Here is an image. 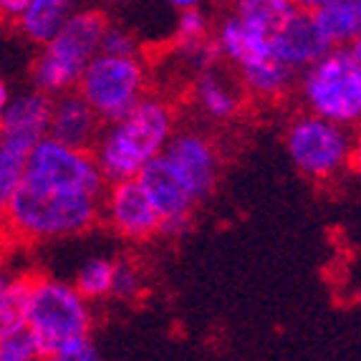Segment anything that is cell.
<instances>
[{
	"label": "cell",
	"instance_id": "6da1fadb",
	"mask_svg": "<svg viewBox=\"0 0 361 361\" xmlns=\"http://www.w3.org/2000/svg\"><path fill=\"white\" fill-rule=\"evenodd\" d=\"M175 132L177 116L172 104L147 94L124 116L104 124L91 152L106 182L127 180L137 177L154 157L162 154Z\"/></svg>",
	"mask_w": 361,
	"mask_h": 361
},
{
	"label": "cell",
	"instance_id": "7a4b0ae2",
	"mask_svg": "<svg viewBox=\"0 0 361 361\" xmlns=\"http://www.w3.org/2000/svg\"><path fill=\"white\" fill-rule=\"evenodd\" d=\"M102 197L23 177L8 202V228L25 240H61L97 225Z\"/></svg>",
	"mask_w": 361,
	"mask_h": 361
},
{
	"label": "cell",
	"instance_id": "3957f363",
	"mask_svg": "<svg viewBox=\"0 0 361 361\" xmlns=\"http://www.w3.org/2000/svg\"><path fill=\"white\" fill-rule=\"evenodd\" d=\"M109 20L97 8L73 11L68 20L41 46V54L33 61L30 81L33 89H41L51 97L76 89L81 71L102 49V36Z\"/></svg>",
	"mask_w": 361,
	"mask_h": 361
},
{
	"label": "cell",
	"instance_id": "277c9868",
	"mask_svg": "<svg viewBox=\"0 0 361 361\" xmlns=\"http://www.w3.org/2000/svg\"><path fill=\"white\" fill-rule=\"evenodd\" d=\"M295 78L306 111L346 129L361 124V68L346 46H331Z\"/></svg>",
	"mask_w": 361,
	"mask_h": 361
},
{
	"label": "cell",
	"instance_id": "5b68a950",
	"mask_svg": "<svg viewBox=\"0 0 361 361\" xmlns=\"http://www.w3.org/2000/svg\"><path fill=\"white\" fill-rule=\"evenodd\" d=\"M91 301L78 293L76 286L59 278L33 276L25 326L41 343L43 359H51L66 338L91 334Z\"/></svg>",
	"mask_w": 361,
	"mask_h": 361
},
{
	"label": "cell",
	"instance_id": "8992f818",
	"mask_svg": "<svg viewBox=\"0 0 361 361\" xmlns=\"http://www.w3.org/2000/svg\"><path fill=\"white\" fill-rule=\"evenodd\" d=\"M76 91L89 102L99 119L109 124L149 94V68L139 54L116 56L99 51L81 71Z\"/></svg>",
	"mask_w": 361,
	"mask_h": 361
},
{
	"label": "cell",
	"instance_id": "52a82bcc",
	"mask_svg": "<svg viewBox=\"0 0 361 361\" xmlns=\"http://www.w3.org/2000/svg\"><path fill=\"white\" fill-rule=\"evenodd\" d=\"M351 132L354 129L303 111L286 129V152L303 177L326 182L349 169Z\"/></svg>",
	"mask_w": 361,
	"mask_h": 361
},
{
	"label": "cell",
	"instance_id": "ba28073f",
	"mask_svg": "<svg viewBox=\"0 0 361 361\" xmlns=\"http://www.w3.org/2000/svg\"><path fill=\"white\" fill-rule=\"evenodd\" d=\"M23 177L97 197H102L106 190V177L102 175L94 152L68 147L49 134L30 147Z\"/></svg>",
	"mask_w": 361,
	"mask_h": 361
},
{
	"label": "cell",
	"instance_id": "9c48e42d",
	"mask_svg": "<svg viewBox=\"0 0 361 361\" xmlns=\"http://www.w3.org/2000/svg\"><path fill=\"white\" fill-rule=\"evenodd\" d=\"M102 217L109 228L127 240H149L162 228L159 212L154 210L139 177L106 182L102 195Z\"/></svg>",
	"mask_w": 361,
	"mask_h": 361
},
{
	"label": "cell",
	"instance_id": "30bf717a",
	"mask_svg": "<svg viewBox=\"0 0 361 361\" xmlns=\"http://www.w3.org/2000/svg\"><path fill=\"white\" fill-rule=\"evenodd\" d=\"M162 159L197 202L215 190L220 177V154L210 137L200 132H175L162 149Z\"/></svg>",
	"mask_w": 361,
	"mask_h": 361
},
{
	"label": "cell",
	"instance_id": "8fae6325",
	"mask_svg": "<svg viewBox=\"0 0 361 361\" xmlns=\"http://www.w3.org/2000/svg\"><path fill=\"white\" fill-rule=\"evenodd\" d=\"M137 177L142 182V187L147 190V195H149L154 210L159 212V220H162L159 235L180 238L182 233H187L190 225H192L197 200L182 185L180 177L169 169V164L162 159V154L154 157Z\"/></svg>",
	"mask_w": 361,
	"mask_h": 361
},
{
	"label": "cell",
	"instance_id": "7c38bea8",
	"mask_svg": "<svg viewBox=\"0 0 361 361\" xmlns=\"http://www.w3.org/2000/svg\"><path fill=\"white\" fill-rule=\"evenodd\" d=\"M329 49H331V43L324 36L321 25L316 23L313 11H303V8H298L283 23V28L273 36L276 59L283 61L295 73H301L313 61H319Z\"/></svg>",
	"mask_w": 361,
	"mask_h": 361
},
{
	"label": "cell",
	"instance_id": "4fadbf2b",
	"mask_svg": "<svg viewBox=\"0 0 361 361\" xmlns=\"http://www.w3.org/2000/svg\"><path fill=\"white\" fill-rule=\"evenodd\" d=\"M104 121L89 106L76 89L56 94L51 102V119H49V137L59 139L68 147L91 149L102 134Z\"/></svg>",
	"mask_w": 361,
	"mask_h": 361
},
{
	"label": "cell",
	"instance_id": "5bb4252c",
	"mask_svg": "<svg viewBox=\"0 0 361 361\" xmlns=\"http://www.w3.org/2000/svg\"><path fill=\"white\" fill-rule=\"evenodd\" d=\"M192 102L195 106L212 121H230L243 111L245 89L238 76H230L223 68H205L192 78Z\"/></svg>",
	"mask_w": 361,
	"mask_h": 361
},
{
	"label": "cell",
	"instance_id": "9a60e30c",
	"mask_svg": "<svg viewBox=\"0 0 361 361\" xmlns=\"http://www.w3.org/2000/svg\"><path fill=\"white\" fill-rule=\"evenodd\" d=\"M51 102H54V97L41 89H30L18 97H11L8 111L3 116V124H0V134L16 139L30 149L38 139L49 134Z\"/></svg>",
	"mask_w": 361,
	"mask_h": 361
},
{
	"label": "cell",
	"instance_id": "2e32d148",
	"mask_svg": "<svg viewBox=\"0 0 361 361\" xmlns=\"http://www.w3.org/2000/svg\"><path fill=\"white\" fill-rule=\"evenodd\" d=\"M235 73H238V81L245 89V94L255 99H265V102H276V99L286 97L290 86L295 84V76H298L276 56H268V59L235 68Z\"/></svg>",
	"mask_w": 361,
	"mask_h": 361
},
{
	"label": "cell",
	"instance_id": "e0dca14e",
	"mask_svg": "<svg viewBox=\"0 0 361 361\" xmlns=\"http://www.w3.org/2000/svg\"><path fill=\"white\" fill-rule=\"evenodd\" d=\"M73 11H76V0H25L23 11L16 18V28L30 43L43 46L66 23Z\"/></svg>",
	"mask_w": 361,
	"mask_h": 361
},
{
	"label": "cell",
	"instance_id": "ac0fdd59",
	"mask_svg": "<svg viewBox=\"0 0 361 361\" xmlns=\"http://www.w3.org/2000/svg\"><path fill=\"white\" fill-rule=\"evenodd\" d=\"M313 16L331 46H349L361 36V0H329Z\"/></svg>",
	"mask_w": 361,
	"mask_h": 361
},
{
	"label": "cell",
	"instance_id": "d6986e66",
	"mask_svg": "<svg viewBox=\"0 0 361 361\" xmlns=\"http://www.w3.org/2000/svg\"><path fill=\"white\" fill-rule=\"evenodd\" d=\"M33 276L0 271V338L25 326Z\"/></svg>",
	"mask_w": 361,
	"mask_h": 361
},
{
	"label": "cell",
	"instance_id": "ffe728a7",
	"mask_svg": "<svg viewBox=\"0 0 361 361\" xmlns=\"http://www.w3.org/2000/svg\"><path fill=\"white\" fill-rule=\"evenodd\" d=\"M295 11V0H233L235 16L268 38L276 36Z\"/></svg>",
	"mask_w": 361,
	"mask_h": 361
},
{
	"label": "cell",
	"instance_id": "44dd1931",
	"mask_svg": "<svg viewBox=\"0 0 361 361\" xmlns=\"http://www.w3.org/2000/svg\"><path fill=\"white\" fill-rule=\"evenodd\" d=\"M28 147L16 142V139L0 134V220L6 217L8 202L18 190L20 180L25 175V159H28Z\"/></svg>",
	"mask_w": 361,
	"mask_h": 361
},
{
	"label": "cell",
	"instance_id": "7402d4cb",
	"mask_svg": "<svg viewBox=\"0 0 361 361\" xmlns=\"http://www.w3.org/2000/svg\"><path fill=\"white\" fill-rule=\"evenodd\" d=\"M111 276H114V260L99 255V258H89L78 265L73 286L89 301H102L111 293Z\"/></svg>",
	"mask_w": 361,
	"mask_h": 361
},
{
	"label": "cell",
	"instance_id": "603a6c76",
	"mask_svg": "<svg viewBox=\"0 0 361 361\" xmlns=\"http://www.w3.org/2000/svg\"><path fill=\"white\" fill-rule=\"evenodd\" d=\"M145 293V276L139 265L132 260H114V276H111V293L109 298L116 301H137Z\"/></svg>",
	"mask_w": 361,
	"mask_h": 361
},
{
	"label": "cell",
	"instance_id": "cb8c5ba5",
	"mask_svg": "<svg viewBox=\"0 0 361 361\" xmlns=\"http://www.w3.org/2000/svg\"><path fill=\"white\" fill-rule=\"evenodd\" d=\"M43 359L41 343L28 326L0 338V361H36Z\"/></svg>",
	"mask_w": 361,
	"mask_h": 361
},
{
	"label": "cell",
	"instance_id": "d4e9b609",
	"mask_svg": "<svg viewBox=\"0 0 361 361\" xmlns=\"http://www.w3.org/2000/svg\"><path fill=\"white\" fill-rule=\"evenodd\" d=\"M210 18L202 8H187L180 11V18H177V28H175V49L180 46H190V43L205 41L210 38Z\"/></svg>",
	"mask_w": 361,
	"mask_h": 361
},
{
	"label": "cell",
	"instance_id": "484cf974",
	"mask_svg": "<svg viewBox=\"0 0 361 361\" xmlns=\"http://www.w3.org/2000/svg\"><path fill=\"white\" fill-rule=\"evenodd\" d=\"M177 54H180V59L185 61L195 73L205 71V68H212V66H220V61H223L220 49H217V43L212 36L205 38V41L190 43V46H180Z\"/></svg>",
	"mask_w": 361,
	"mask_h": 361
},
{
	"label": "cell",
	"instance_id": "4316f807",
	"mask_svg": "<svg viewBox=\"0 0 361 361\" xmlns=\"http://www.w3.org/2000/svg\"><path fill=\"white\" fill-rule=\"evenodd\" d=\"M54 361H94L99 359V349L91 334H81V336H71L61 343L59 349L51 354Z\"/></svg>",
	"mask_w": 361,
	"mask_h": 361
},
{
	"label": "cell",
	"instance_id": "83f0119b",
	"mask_svg": "<svg viewBox=\"0 0 361 361\" xmlns=\"http://www.w3.org/2000/svg\"><path fill=\"white\" fill-rule=\"evenodd\" d=\"M104 54H116V56H127V54H139L137 38L129 33L127 28H119V25H106L102 36V49Z\"/></svg>",
	"mask_w": 361,
	"mask_h": 361
},
{
	"label": "cell",
	"instance_id": "f1b7e54d",
	"mask_svg": "<svg viewBox=\"0 0 361 361\" xmlns=\"http://www.w3.org/2000/svg\"><path fill=\"white\" fill-rule=\"evenodd\" d=\"M349 169L361 172V124L351 132V164Z\"/></svg>",
	"mask_w": 361,
	"mask_h": 361
},
{
	"label": "cell",
	"instance_id": "f546056e",
	"mask_svg": "<svg viewBox=\"0 0 361 361\" xmlns=\"http://www.w3.org/2000/svg\"><path fill=\"white\" fill-rule=\"evenodd\" d=\"M164 3L175 11H187V8H202L207 0H164Z\"/></svg>",
	"mask_w": 361,
	"mask_h": 361
},
{
	"label": "cell",
	"instance_id": "4dcf8cb0",
	"mask_svg": "<svg viewBox=\"0 0 361 361\" xmlns=\"http://www.w3.org/2000/svg\"><path fill=\"white\" fill-rule=\"evenodd\" d=\"M8 104H11V89L6 86V81L0 78V124H3V116L8 111Z\"/></svg>",
	"mask_w": 361,
	"mask_h": 361
},
{
	"label": "cell",
	"instance_id": "1f68e13d",
	"mask_svg": "<svg viewBox=\"0 0 361 361\" xmlns=\"http://www.w3.org/2000/svg\"><path fill=\"white\" fill-rule=\"evenodd\" d=\"M329 0H295V6L303 8V11H316V8L326 6Z\"/></svg>",
	"mask_w": 361,
	"mask_h": 361
},
{
	"label": "cell",
	"instance_id": "d6a6232c",
	"mask_svg": "<svg viewBox=\"0 0 361 361\" xmlns=\"http://www.w3.org/2000/svg\"><path fill=\"white\" fill-rule=\"evenodd\" d=\"M346 49L351 51V56H354V59H356V63H359V68H361V36L356 38V41H351L349 46H346Z\"/></svg>",
	"mask_w": 361,
	"mask_h": 361
},
{
	"label": "cell",
	"instance_id": "836d02e7",
	"mask_svg": "<svg viewBox=\"0 0 361 361\" xmlns=\"http://www.w3.org/2000/svg\"><path fill=\"white\" fill-rule=\"evenodd\" d=\"M106 3H124V0H106Z\"/></svg>",
	"mask_w": 361,
	"mask_h": 361
}]
</instances>
